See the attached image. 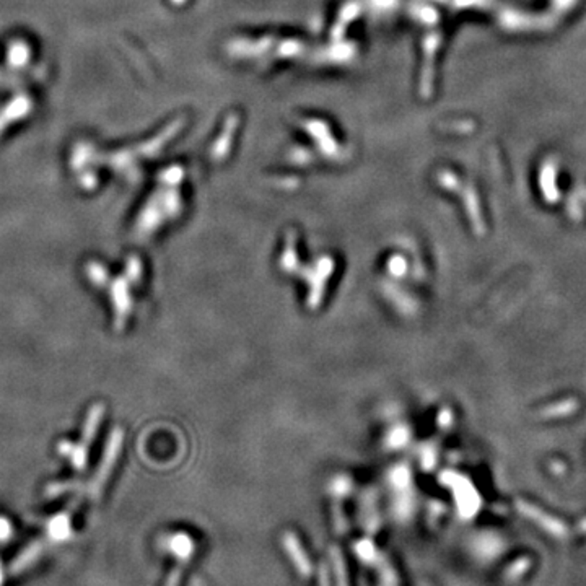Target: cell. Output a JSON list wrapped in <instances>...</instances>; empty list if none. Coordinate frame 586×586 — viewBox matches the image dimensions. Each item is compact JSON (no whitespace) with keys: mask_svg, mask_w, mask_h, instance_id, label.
<instances>
[{"mask_svg":"<svg viewBox=\"0 0 586 586\" xmlns=\"http://www.w3.org/2000/svg\"><path fill=\"white\" fill-rule=\"evenodd\" d=\"M104 416V406L103 404H95L90 407L88 411L85 425H83L82 432V440L78 443H70V442H61L59 453L62 456H69L73 464V468L78 470H83L87 466L88 459V449H90L93 440L96 437V432L99 428V423H101V418Z\"/></svg>","mask_w":586,"mask_h":586,"instance_id":"cell-1","label":"cell"},{"mask_svg":"<svg viewBox=\"0 0 586 586\" xmlns=\"http://www.w3.org/2000/svg\"><path fill=\"white\" fill-rule=\"evenodd\" d=\"M127 274V272H125ZM135 282L129 274L125 277H118L116 280L113 282L111 287H109V297H111L113 308H114V328L116 331H121L125 324V319L129 316L130 311V293H129V284Z\"/></svg>","mask_w":586,"mask_h":586,"instance_id":"cell-2","label":"cell"},{"mask_svg":"<svg viewBox=\"0 0 586 586\" xmlns=\"http://www.w3.org/2000/svg\"><path fill=\"white\" fill-rule=\"evenodd\" d=\"M85 272H87L88 280H90L95 287H98V289H104V285L109 282L106 268H104L101 263H98V261H90V263L85 266Z\"/></svg>","mask_w":586,"mask_h":586,"instance_id":"cell-3","label":"cell"}]
</instances>
